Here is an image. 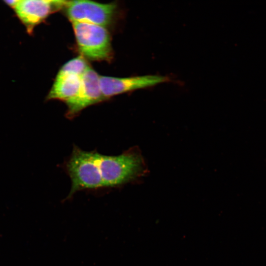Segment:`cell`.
I'll list each match as a JSON object with an SVG mask.
<instances>
[{"mask_svg": "<svg viewBox=\"0 0 266 266\" xmlns=\"http://www.w3.org/2000/svg\"><path fill=\"white\" fill-rule=\"evenodd\" d=\"M104 99L100 85V75L90 67L81 77L77 94L65 101L67 107L66 116L73 118L84 108Z\"/></svg>", "mask_w": 266, "mask_h": 266, "instance_id": "obj_5", "label": "cell"}, {"mask_svg": "<svg viewBox=\"0 0 266 266\" xmlns=\"http://www.w3.org/2000/svg\"><path fill=\"white\" fill-rule=\"evenodd\" d=\"M165 80V77L152 75L125 78L100 76V87L104 99L148 87Z\"/></svg>", "mask_w": 266, "mask_h": 266, "instance_id": "obj_6", "label": "cell"}, {"mask_svg": "<svg viewBox=\"0 0 266 266\" xmlns=\"http://www.w3.org/2000/svg\"><path fill=\"white\" fill-rule=\"evenodd\" d=\"M89 67L84 57L78 56L64 64L59 70L57 76L74 74L81 77Z\"/></svg>", "mask_w": 266, "mask_h": 266, "instance_id": "obj_8", "label": "cell"}, {"mask_svg": "<svg viewBox=\"0 0 266 266\" xmlns=\"http://www.w3.org/2000/svg\"><path fill=\"white\" fill-rule=\"evenodd\" d=\"M67 1L17 0L12 8L16 16L31 35L34 28L51 13L65 7Z\"/></svg>", "mask_w": 266, "mask_h": 266, "instance_id": "obj_4", "label": "cell"}, {"mask_svg": "<svg viewBox=\"0 0 266 266\" xmlns=\"http://www.w3.org/2000/svg\"><path fill=\"white\" fill-rule=\"evenodd\" d=\"M65 168L71 182L68 197L81 190L114 187L138 182L149 173L137 146L117 156L86 151L74 146Z\"/></svg>", "mask_w": 266, "mask_h": 266, "instance_id": "obj_1", "label": "cell"}, {"mask_svg": "<svg viewBox=\"0 0 266 266\" xmlns=\"http://www.w3.org/2000/svg\"><path fill=\"white\" fill-rule=\"evenodd\" d=\"M72 26L78 49L93 61H109L112 57L110 34L105 27L80 22Z\"/></svg>", "mask_w": 266, "mask_h": 266, "instance_id": "obj_2", "label": "cell"}, {"mask_svg": "<svg viewBox=\"0 0 266 266\" xmlns=\"http://www.w3.org/2000/svg\"><path fill=\"white\" fill-rule=\"evenodd\" d=\"M64 7L72 23H85L104 27L112 23L116 10L114 3H100L89 0L67 1Z\"/></svg>", "mask_w": 266, "mask_h": 266, "instance_id": "obj_3", "label": "cell"}, {"mask_svg": "<svg viewBox=\"0 0 266 266\" xmlns=\"http://www.w3.org/2000/svg\"><path fill=\"white\" fill-rule=\"evenodd\" d=\"M80 83L81 77L76 75L56 76L46 99L66 101L77 94Z\"/></svg>", "mask_w": 266, "mask_h": 266, "instance_id": "obj_7", "label": "cell"}]
</instances>
